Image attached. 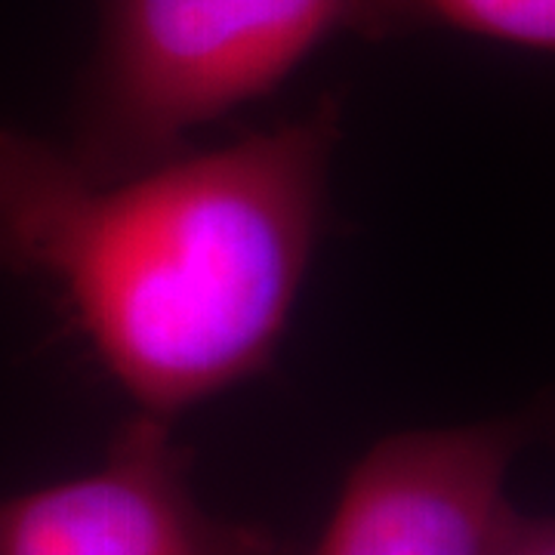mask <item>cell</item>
<instances>
[{
  "label": "cell",
  "mask_w": 555,
  "mask_h": 555,
  "mask_svg": "<svg viewBox=\"0 0 555 555\" xmlns=\"http://www.w3.org/2000/svg\"><path fill=\"white\" fill-rule=\"evenodd\" d=\"M343 105L145 170L90 179L60 142L0 127V275L50 291L139 414L266 374L331 217Z\"/></svg>",
  "instance_id": "obj_1"
},
{
  "label": "cell",
  "mask_w": 555,
  "mask_h": 555,
  "mask_svg": "<svg viewBox=\"0 0 555 555\" xmlns=\"http://www.w3.org/2000/svg\"><path fill=\"white\" fill-rule=\"evenodd\" d=\"M72 139L83 177L118 179L189 149V133L272 96L324 43L367 40L371 0H93Z\"/></svg>",
  "instance_id": "obj_2"
},
{
  "label": "cell",
  "mask_w": 555,
  "mask_h": 555,
  "mask_svg": "<svg viewBox=\"0 0 555 555\" xmlns=\"http://www.w3.org/2000/svg\"><path fill=\"white\" fill-rule=\"evenodd\" d=\"M0 555H294L272 531L210 513L173 423L124 420L100 469L0 496Z\"/></svg>",
  "instance_id": "obj_3"
},
{
  "label": "cell",
  "mask_w": 555,
  "mask_h": 555,
  "mask_svg": "<svg viewBox=\"0 0 555 555\" xmlns=\"http://www.w3.org/2000/svg\"><path fill=\"white\" fill-rule=\"evenodd\" d=\"M546 408L379 438L339 488L312 555H481Z\"/></svg>",
  "instance_id": "obj_4"
},
{
  "label": "cell",
  "mask_w": 555,
  "mask_h": 555,
  "mask_svg": "<svg viewBox=\"0 0 555 555\" xmlns=\"http://www.w3.org/2000/svg\"><path fill=\"white\" fill-rule=\"evenodd\" d=\"M456 31L528 53H553L555 0H371L367 40Z\"/></svg>",
  "instance_id": "obj_5"
},
{
  "label": "cell",
  "mask_w": 555,
  "mask_h": 555,
  "mask_svg": "<svg viewBox=\"0 0 555 555\" xmlns=\"http://www.w3.org/2000/svg\"><path fill=\"white\" fill-rule=\"evenodd\" d=\"M481 555H555L553 518L525 513L506 500L488 531Z\"/></svg>",
  "instance_id": "obj_6"
}]
</instances>
